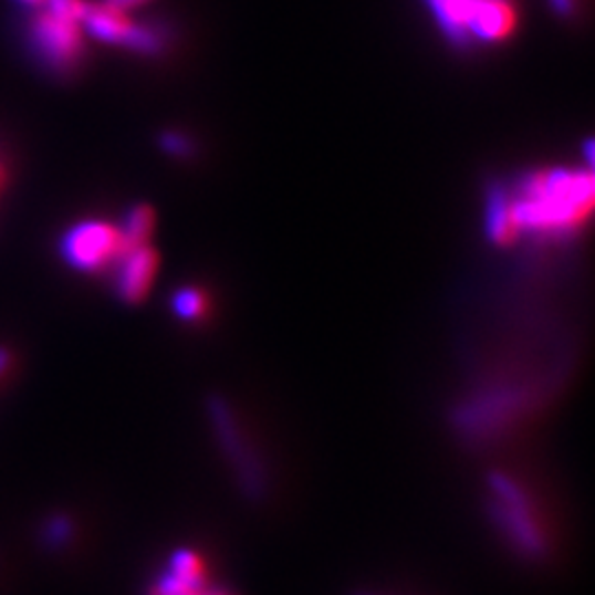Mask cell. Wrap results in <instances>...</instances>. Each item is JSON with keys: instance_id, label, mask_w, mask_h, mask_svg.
<instances>
[{"instance_id": "6da1fadb", "label": "cell", "mask_w": 595, "mask_h": 595, "mask_svg": "<svg viewBox=\"0 0 595 595\" xmlns=\"http://www.w3.org/2000/svg\"><path fill=\"white\" fill-rule=\"evenodd\" d=\"M594 177L585 170L556 168L528 177L519 192H510L516 237L572 234L592 212Z\"/></svg>"}, {"instance_id": "9a60e30c", "label": "cell", "mask_w": 595, "mask_h": 595, "mask_svg": "<svg viewBox=\"0 0 595 595\" xmlns=\"http://www.w3.org/2000/svg\"><path fill=\"white\" fill-rule=\"evenodd\" d=\"M100 2H104L111 9H117V11L128 13L131 9H137L142 4H146V2H150V0H100Z\"/></svg>"}, {"instance_id": "3957f363", "label": "cell", "mask_w": 595, "mask_h": 595, "mask_svg": "<svg viewBox=\"0 0 595 595\" xmlns=\"http://www.w3.org/2000/svg\"><path fill=\"white\" fill-rule=\"evenodd\" d=\"M443 38L457 49L505 42L516 24V0H424Z\"/></svg>"}, {"instance_id": "ffe728a7", "label": "cell", "mask_w": 595, "mask_h": 595, "mask_svg": "<svg viewBox=\"0 0 595 595\" xmlns=\"http://www.w3.org/2000/svg\"><path fill=\"white\" fill-rule=\"evenodd\" d=\"M359 595H370V594H359Z\"/></svg>"}, {"instance_id": "4fadbf2b", "label": "cell", "mask_w": 595, "mask_h": 595, "mask_svg": "<svg viewBox=\"0 0 595 595\" xmlns=\"http://www.w3.org/2000/svg\"><path fill=\"white\" fill-rule=\"evenodd\" d=\"M159 146L164 153H168L170 157H177V159H186L192 155L195 150V144L190 137H186L184 133L179 131H168L159 137Z\"/></svg>"}, {"instance_id": "30bf717a", "label": "cell", "mask_w": 595, "mask_h": 595, "mask_svg": "<svg viewBox=\"0 0 595 595\" xmlns=\"http://www.w3.org/2000/svg\"><path fill=\"white\" fill-rule=\"evenodd\" d=\"M486 230L488 237L499 243H512L516 239L514 221H512V208H510V190L501 184H494L488 190L486 199Z\"/></svg>"}, {"instance_id": "52a82bcc", "label": "cell", "mask_w": 595, "mask_h": 595, "mask_svg": "<svg viewBox=\"0 0 595 595\" xmlns=\"http://www.w3.org/2000/svg\"><path fill=\"white\" fill-rule=\"evenodd\" d=\"M124 252L119 230L104 221H82L73 226L60 241V254L69 268L84 274H95L113 268Z\"/></svg>"}, {"instance_id": "2e32d148", "label": "cell", "mask_w": 595, "mask_h": 595, "mask_svg": "<svg viewBox=\"0 0 595 595\" xmlns=\"http://www.w3.org/2000/svg\"><path fill=\"white\" fill-rule=\"evenodd\" d=\"M550 4L561 18H572L576 13V0H550Z\"/></svg>"}, {"instance_id": "e0dca14e", "label": "cell", "mask_w": 595, "mask_h": 595, "mask_svg": "<svg viewBox=\"0 0 595 595\" xmlns=\"http://www.w3.org/2000/svg\"><path fill=\"white\" fill-rule=\"evenodd\" d=\"M9 364H11V355H9V351L0 348V375L9 368Z\"/></svg>"}, {"instance_id": "5bb4252c", "label": "cell", "mask_w": 595, "mask_h": 595, "mask_svg": "<svg viewBox=\"0 0 595 595\" xmlns=\"http://www.w3.org/2000/svg\"><path fill=\"white\" fill-rule=\"evenodd\" d=\"M44 9H49L51 13H58L62 18H69V20H77L82 22V15H84V9H86V0H44L42 4Z\"/></svg>"}, {"instance_id": "9c48e42d", "label": "cell", "mask_w": 595, "mask_h": 595, "mask_svg": "<svg viewBox=\"0 0 595 595\" xmlns=\"http://www.w3.org/2000/svg\"><path fill=\"white\" fill-rule=\"evenodd\" d=\"M115 292L119 300L135 304L148 294L157 274V254L144 243L126 248L115 261Z\"/></svg>"}, {"instance_id": "d6986e66", "label": "cell", "mask_w": 595, "mask_h": 595, "mask_svg": "<svg viewBox=\"0 0 595 595\" xmlns=\"http://www.w3.org/2000/svg\"><path fill=\"white\" fill-rule=\"evenodd\" d=\"M2 181H4V168H2V164H0V186H2Z\"/></svg>"}, {"instance_id": "8fae6325", "label": "cell", "mask_w": 595, "mask_h": 595, "mask_svg": "<svg viewBox=\"0 0 595 595\" xmlns=\"http://www.w3.org/2000/svg\"><path fill=\"white\" fill-rule=\"evenodd\" d=\"M153 226H155L153 210L148 206H133L124 215L122 226L117 228L119 230V237H122V243H124V250L148 243L150 232H153Z\"/></svg>"}, {"instance_id": "ba28073f", "label": "cell", "mask_w": 595, "mask_h": 595, "mask_svg": "<svg viewBox=\"0 0 595 595\" xmlns=\"http://www.w3.org/2000/svg\"><path fill=\"white\" fill-rule=\"evenodd\" d=\"M146 595H237L223 583H217L203 561L190 547L175 550L166 565L148 585Z\"/></svg>"}, {"instance_id": "7c38bea8", "label": "cell", "mask_w": 595, "mask_h": 595, "mask_svg": "<svg viewBox=\"0 0 595 595\" xmlns=\"http://www.w3.org/2000/svg\"><path fill=\"white\" fill-rule=\"evenodd\" d=\"M206 306H208L206 304V294L201 290H197V288H184L173 296L175 315L179 320H186V322L203 317Z\"/></svg>"}, {"instance_id": "7a4b0ae2", "label": "cell", "mask_w": 595, "mask_h": 595, "mask_svg": "<svg viewBox=\"0 0 595 595\" xmlns=\"http://www.w3.org/2000/svg\"><path fill=\"white\" fill-rule=\"evenodd\" d=\"M488 512L510 552L525 563H543L552 554V534L528 488L508 472L488 477Z\"/></svg>"}, {"instance_id": "277c9868", "label": "cell", "mask_w": 595, "mask_h": 595, "mask_svg": "<svg viewBox=\"0 0 595 595\" xmlns=\"http://www.w3.org/2000/svg\"><path fill=\"white\" fill-rule=\"evenodd\" d=\"M24 38L31 58L51 75L69 77L84 62V29L82 22L51 13L44 7L33 9L27 20Z\"/></svg>"}, {"instance_id": "8992f818", "label": "cell", "mask_w": 595, "mask_h": 595, "mask_svg": "<svg viewBox=\"0 0 595 595\" xmlns=\"http://www.w3.org/2000/svg\"><path fill=\"white\" fill-rule=\"evenodd\" d=\"M82 29L91 38L117 44L142 55H159L170 42V29L161 22H135L128 13L106 7L104 2H86Z\"/></svg>"}, {"instance_id": "ac0fdd59", "label": "cell", "mask_w": 595, "mask_h": 595, "mask_svg": "<svg viewBox=\"0 0 595 595\" xmlns=\"http://www.w3.org/2000/svg\"><path fill=\"white\" fill-rule=\"evenodd\" d=\"M18 2L24 4V7H31V9H38V7L44 4V0H18Z\"/></svg>"}, {"instance_id": "5b68a950", "label": "cell", "mask_w": 595, "mask_h": 595, "mask_svg": "<svg viewBox=\"0 0 595 595\" xmlns=\"http://www.w3.org/2000/svg\"><path fill=\"white\" fill-rule=\"evenodd\" d=\"M208 417H210L215 439H217L219 448L223 450V455L232 468V474L237 477V481L241 486V492L250 501L265 499L268 488H270L268 468H265L259 450L254 448L250 435L246 432V428H241V421H239L234 408L226 399L212 397L208 401Z\"/></svg>"}]
</instances>
